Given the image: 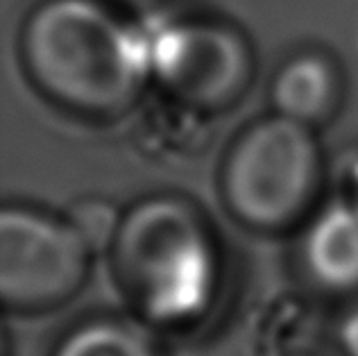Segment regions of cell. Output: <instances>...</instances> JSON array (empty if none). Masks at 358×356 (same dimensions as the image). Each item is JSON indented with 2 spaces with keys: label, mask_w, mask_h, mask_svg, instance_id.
<instances>
[{
  "label": "cell",
  "mask_w": 358,
  "mask_h": 356,
  "mask_svg": "<svg viewBox=\"0 0 358 356\" xmlns=\"http://www.w3.org/2000/svg\"><path fill=\"white\" fill-rule=\"evenodd\" d=\"M118 284L138 320L182 329L209 311L218 290V255L193 209L152 198L127 213L111 241Z\"/></svg>",
  "instance_id": "cell-1"
},
{
  "label": "cell",
  "mask_w": 358,
  "mask_h": 356,
  "mask_svg": "<svg viewBox=\"0 0 358 356\" xmlns=\"http://www.w3.org/2000/svg\"><path fill=\"white\" fill-rule=\"evenodd\" d=\"M27 64L43 89L75 107L125 105L150 73L138 27L98 0H48L25 27Z\"/></svg>",
  "instance_id": "cell-2"
},
{
  "label": "cell",
  "mask_w": 358,
  "mask_h": 356,
  "mask_svg": "<svg viewBox=\"0 0 358 356\" xmlns=\"http://www.w3.org/2000/svg\"><path fill=\"white\" fill-rule=\"evenodd\" d=\"M317 175V148L306 123L277 114L261 120L234 148L224 189L245 222L272 229L295 218Z\"/></svg>",
  "instance_id": "cell-3"
},
{
  "label": "cell",
  "mask_w": 358,
  "mask_h": 356,
  "mask_svg": "<svg viewBox=\"0 0 358 356\" xmlns=\"http://www.w3.org/2000/svg\"><path fill=\"white\" fill-rule=\"evenodd\" d=\"M91 245L73 222L30 209L0 215V297L16 313L62 306L89 273Z\"/></svg>",
  "instance_id": "cell-4"
},
{
  "label": "cell",
  "mask_w": 358,
  "mask_h": 356,
  "mask_svg": "<svg viewBox=\"0 0 358 356\" xmlns=\"http://www.w3.org/2000/svg\"><path fill=\"white\" fill-rule=\"evenodd\" d=\"M145 41L148 69L179 98L195 105H220L238 91L248 73L241 39L218 25L138 27Z\"/></svg>",
  "instance_id": "cell-5"
},
{
  "label": "cell",
  "mask_w": 358,
  "mask_h": 356,
  "mask_svg": "<svg viewBox=\"0 0 358 356\" xmlns=\"http://www.w3.org/2000/svg\"><path fill=\"white\" fill-rule=\"evenodd\" d=\"M308 277L331 293L358 290V202H334L310 222L301 248Z\"/></svg>",
  "instance_id": "cell-6"
},
{
  "label": "cell",
  "mask_w": 358,
  "mask_h": 356,
  "mask_svg": "<svg viewBox=\"0 0 358 356\" xmlns=\"http://www.w3.org/2000/svg\"><path fill=\"white\" fill-rule=\"evenodd\" d=\"M52 356H164L148 325L134 318L98 315L71 327Z\"/></svg>",
  "instance_id": "cell-7"
},
{
  "label": "cell",
  "mask_w": 358,
  "mask_h": 356,
  "mask_svg": "<svg viewBox=\"0 0 358 356\" xmlns=\"http://www.w3.org/2000/svg\"><path fill=\"white\" fill-rule=\"evenodd\" d=\"M336 80L329 62L317 55H301L279 71L272 84V100L281 116L299 123L322 116L334 98Z\"/></svg>",
  "instance_id": "cell-8"
},
{
  "label": "cell",
  "mask_w": 358,
  "mask_h": 356,
  "mask_svg": "<svg viewBox=\"0 0 358 356\" xmlns=\"http://www.w3.org/2000/svg\"><path fill=\"white\" fill-rule=\"evenodd\" d=\"M71 222L84 236V241L91 245V250L107 245V243L111 245V241H114L118 225H120L114 207L102 200H87L78 204L73 211Z\"/></svg>",
  "instance_id": "cell-9"
},
{
  "label": "cell",
  "mask_w": 358,
  "mask_h": 356,
  "mask_svg": "<svg viewBox=\"0 0 358 356\" xmlns=\"http://www.w3.org/2000/svg\"><path fill=\"white\" fill-rule=\"evenodd\" d=\"M338 341L345 356H358V306L350 308L338 327Z\"/></svg>",
  "instance_id": "cell-10"
},
{
  "label": "cell",
  "mask_w": 358,
  "mask_h": 356,
  "mask_svg": "<svg viewBox=\"0 0 358 356\" xmlns=\"http://www.w3.org/2000/svg\"><path fill=\"white\" fill-rule=\"evenodd\" d=\"M354 186H356V202H358V166H356V171H354Z\"/></svg>",
  "instance_id": "cell-11"
},
{
  "label": "cell",
  "mask_w": 358,
  "mask_h": 356,
  "mask_svg": "<svg viewBox=\"0 0 358 356\" xmlns=\"http://www.w3.org/2000/svg\"><path fill=\"white\" fill-rule=\"evenodd\" d=\"M125 3H131V5H145L150 0H125Z\"/></svg>",
  "instance_id": "cell-12"
}]
</instances>
